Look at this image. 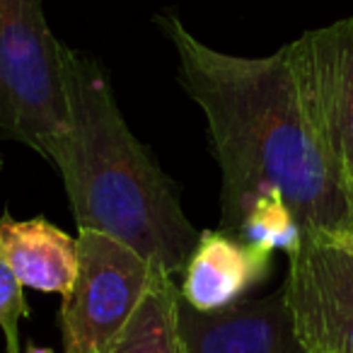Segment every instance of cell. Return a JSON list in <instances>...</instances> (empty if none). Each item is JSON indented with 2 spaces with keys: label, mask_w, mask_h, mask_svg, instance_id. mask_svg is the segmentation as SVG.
<instances>
[{
  "label": "cell",
  "mask_w": 353,
  "mask_h": 353,
  "mask_svg": "<svg viewBox=\"0 0 353 353\" xmlns=\"http://www.w3.org/2000/svg\"><path fill=\"white\" fill-rule=\"evenodd\" d=\"M30 314L25 300V285L12 274L10 264L0 252V329L6 336L8 353H22L20 348V322Z\"/></svg>",
  "instance_id": "12"
},
{
  "label": "cell",
  "mask_w": 353,
  "mask_h": 353,
  "mask_svg": "<svg viewBox=\"0 0 353 353\" xmlns=\"http://www.w3.org/2000/svg\"><path fill=\"white\" fill-rule=\"evenodd\" d=\"M179 80L201 107L223 172V230L235 235L261 192L279 189L300 230H353V216L300 102L288 51L232 56L203 44L176 15H157Z\"/></svg>",
  "instance_id": "1"
},
{
  "label": "cell",
  "mask_w": 353,
  "mask_h": 353,
  "mask_svg": "<svg viewBox=\"0 0 353 353\" xmlns=\"http://www.w3.org/2000/svg\"><path fill=\"white\" fill-rule=\"evenodd\" d=\"M332 235V240L336 242V245H341L346 252H351L353 254V230H343V232H329Z\"/></svg>",
  "instance_id": "13"
},
{
  "label": "cell",
  "mask_w": 353,
  "mask_h": 353,
  "mask_svg": "<svg viewBox=\"0 0 353 353\" xmlns=\"http://www.w3.org/2000/svg\"><path fill=\"white\" fill-rule=\"evenodd\" d=\"M65 126L61 41L41 0H0V133L49 160Z\"/></svg>",
  "instance_id": "3"
},
{
  "label": "cell",
  "mask_w": 353,
  "mask_h": 353,
  "mask_svg": "<svg viewBox=\"0 0 353 353\" xmlns=\"http://www.w3.org/2000/svg\"><path fill=\"white\" fill-rule=\"evenodd\" d=\"M0 252L25 288L41 293L73 290L78 279V240L46 218L15 221L10 213L0 218Z\"/></svg>",
  "instance_id": "9"
},
{
  "label": "cell",
  "mask_w": 353,
  "mask_h": 353,
  "mask_svg": "<svg viewBox=\"0 0 353 353\" xmlns=\"http://www.w3.org/2000/svg\"><path fill=\"white\" fill-rule=\"evenodd\" d=\"M27 353H54L51 348H46V346H37V343H30L27 346Z\"/></svg>",
  "instance_id": "14"
},
{
  "label": "cell",
  "mask_w": 353,
  "mask_h": 353,
  "mask_svg": "<svg viewBox=\"0 0 353 353\" xmlns=\"http://www.w3.org/2000/svg\"><path fill=\"white\" fill-rule=\"evenodd\" d=\"M283 295L305 351L353 353V254L329 232L300 230Z\"/></svg>",
  "instance_id": "6"
},
{
  "label": "cell",
  "mask_w": 353,
  "mask_h": 353,
  "mask_svg": "<svg viewBox=\"0 0 353 353\" xmlns=\"http://www.w3.org/2000/svg\"><path fill=\"white\" fill-rule=\"evenodd\" d=\"M269 264V252L250 247L225 230H203L182 271L179 293L194 310H223L259 283Z\"/></svg>",
  "instance_id": "8"
},
{
  "label": "cell",
  "mask_w": 353,
  "mask_h": 353,
  "mask_svg": "<svg viewBox=\"0 0 353 353\" xmlns=\"http://www.w3.org/2000/svg\"><path fill=\"white\" fill-rule=\"evenodd\" d=\"M179 329L184 353H307L295 336L283 288L211 312L182 300Z\"/></svg>",
  "instance_id": "7"
},
{
  "label": "cell",
  "mask_w": 353,
  "mask_h": 353,
  "mask_svg": "<svg viewBox=\"0 0 353 353\" xmlns=\"http://www.w3.org/2000/svg\"><path fill=\"white\" fill-rule=\"evenodd\" d=\"M300 102L353 216V20L285 44Z\"/></svg>",
  "instance_id": "5"
},
{
  "label": "cell",
  "mask_w": 353,
  "mask_h": 353,
  "mask_svg": "<svg viewBox=\"0 0 353 353\" xmlns=\"http://www.w3.org/2000/svg\"><path fill=\"white\" fill-rule=\"evenodd\" d=\"M179 303L182 293L174 285V276L157 266L112 353H184Z\"/></svg>",
  "instance_id": "10"
},
{
  "label": "cell",
  "mask_w": 353,
  "mask_h": 353,
  "mask_svg": "<svg viewBox=\"0 0 353 353\" xmlns=\"http://www.w3.org/2000/svg\"><path fill=\"white\" fill-rule=\"evenodd\" d=\"M65 126L49 162L61 172L78 230H99L182 274L201 232L172 179L126 126L104 70L61 44Z\"/></svg>",
  "instance_id": "2"
},
{
  "label": "cell",
  "mask_w": 353,
  "mask_h": 353,
  "mask_svg": "<svg viewBox=\"0 0 353 353\" xmlns=\"http://www.w3.org/2000/svg\"><path fill=\"white\" fill-rule=\"evenodd\" d=\"M235 237L261 252H290L300 240V225L279 189L261 192L252 199Z\"/></svg>",
  "instance_id": "11"
},
{
  "label": "cell",
  "mask_w": 353,
  "mask_h": 353,
  "mask_svg": "<svg viewBox=\"0 0 353 353\" xmlns=\"http://www.w3.org/2000/svg\"><path fill=\"white\" fill-rule=\"evenodd\" d=\"M157 266L117 237L80 230L78 279L61 298L63 353H112Z\"/></svg>",
  "instance_id": "4"
}]
</instances>
